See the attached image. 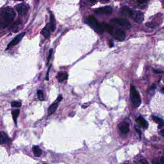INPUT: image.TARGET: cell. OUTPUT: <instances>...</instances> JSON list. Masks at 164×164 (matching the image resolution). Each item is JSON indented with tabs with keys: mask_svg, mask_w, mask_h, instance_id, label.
I'll return each instance as SVG.
<instances>
[{
	"mask_svg": "<svg viewBox=\"0 0 164 164\" xmlns=\"http://www.w3.org/2000/svg\"><path fill=\"white\" fill-rule=\"evenodd\" d=\"M15 16L16 13L12 8L7 7L3 9L1 13L0 28H4L7 27L13 21Z\"/></svg>",
	"mask_w": 164,
	"mask_h": 164,
	"instance_id": "cell-1",
	"label": "cell"
},
{
	"mask_svg": "<svg viewBox=\"0 0 164 164\" xmlns=\"http://www.w3.org/2000/svg\"><path fill=\"white\" fill-rule=\"evenodd\" d=\"M130 97L131 102L135 108H138L141 103V99L139 93L133 85H131L130 89Z\"/></svg>",
	"mask_w": 164,
	"mask_h": 164,
	"instance_id": "cell-2",
	"label": "cell"
},
{
	"mask_svg": "<svg viewBox=\"0 0 164 164\" xmlns=\"http://www.w3.org/2000/svg\"><path fill=\"white\" fill-rule=\"evenodd\" d=\"M88 24L98 33H103L104 32L103 23H99L97 19L93 16H90L87 19Z\"/></svg>",
	"mask_w": 164,
	"mask_h": 164,
	"instance_id": "cell-3",
	"label": "cell"
},
{
	"mask_svg": "<svg viewBox=\"0 0 164 164\" xmlns=\"http://www.w3.org/2000/svg\"><path fill=\"white\" fill-rule=\"evenodd\" d=\"M15 7H16V11H17L18 15L20 16H24L27 14L30 9L29 5L26 3L19 4L16 5Z\"/></svg>",
	"mask_w": 164,
	"mask_h": 164,
	"instance_id": "cell-4",
	"label": "cell"
},
{
	"mask_svg": "<svg viewBox=\"0 0 164 164\" xmlns=\"http://www.w3.org/2000/svg\"><path fill=\"white\" fill-rule=\"evenodd\" d=\"M114 21L125 29H129L131 27L130 23L127 20L124 19V18H115V19H114Z\"/></svg>",
	"mask_w": 164,
	"mask_h": 164,
	"instance_id": "cell-5",
	"label": "cell"
},
{
	"mask_svg": "<svg viewBox=\"0 0 164 164\" xmlns=\"http://www.w3.org/2000/svg\"><path fill=\"white\" fill-rule=\"evenodd\" d=\"M131 17L138 24H140L144 20V15L143 12L140 11H133Z\"/></svg>",
	"mask_w": 164,
	"mask_h": 164,
	"instance_id": "cell-6",
	"label": "cell"
},
{
	"mask_svg": "<svg viewBox=\"0 0 164 164\" xmlns=\"http://www.w3.org/2000/svg\"><path fill=\"white\" fill-rule=\"evenodd\" d=\"M96 14H101V15H110L112 14L113 10L110 6H107L105 7H101L96 9L95 11Z\"/></svg>",
	"mask_w": 164,
	"mask_h": 164,
	"instance_id": "cell-7",
	"label": "cell"
},
{
	"mask_svg": "<svg viewBox=\"0 0 164 164\" xmlns=\"http://www.w3.org/2000/svg\"><path fill=\"white\" fill-rule=\"evenodd\" d=\"M112 35H113L115 39L119 41H123L126 38V34L124 31L120 29L117 30L115 32H113Z\"/></svg>",
	"mask_w": 164,
	"mask_h": 164,
	"instance_id": "cell-8",
	"label": "cell"
},
{
	"mask_svg": "<svg viewBox=\"0 0 164 164\" xmlns=\"http://www.w3.org/2000/svg\"><path fill=\"white\" fill-rule=\"evenodd\" d=\"M26 33L22 32L19 35H17L15 38H14L10 43L8 44V46H7V49H9L10 48L14 46L15 45H17L19 42L21 41V39L24 37V36L25 35Z\"/></svg>",
	"mask_w": 164,
	"mask_h": 164,
	"instance_id": "cell-9",
	"label": "cell"
},
{
	"mask_svg": "<svg viewBox=\"0 0 164 164\" xmlns=\"http://www.w3.org/2000/svg\"><path fill=\"white\" fill-rule=\"evenodd\" d=\"M119 129L120 130L121 134H128L129 131V124L126 121H123L120 123L118 125Z\"/></svg>",
	"mask_w": 164,
	"mask_h": 164,
	"instance_id": "cell-10",
	"label": "cell"
},
{
	"mask_svg": "<svg viewBox=\"0 0 164 164\" xmlns=\"http://www.w3.org/2000/svg\"><path fill=\"white\" fill-rule=\"evenodd\" d=\"M10 139L7 134L4 132H0V144H3L8 143Z\"/></svg>",
	"mask_w": 164,
	"mask_h": 164,
	"instance_id": "cell-11",
	"label": "cell"
},
{
	"mask_svg": "<svg viewBox=\"0 0 164 164\" xmlns=\"http://www.w3.org/2000/svg\"><path fill=\"white\" fill-rule=\"evenodd\" d=\"M50 31H51V29H50L49 24H47L42 29V30L41 31V34H42L46 38L48 39L50 37Z\"/></svg>",
	"mask_w": 164,
	"mask_h": 164,
	"instance_id": "cell-12",
	"label": "cell"
},
{
	"mask_svg": "<svg viewBox=\"0 0 164 164\" xmlns=\"http://www.w3.org/2000/svg\"><path fill=\"white\" fill-rule=\"evenodd\" d=\"M50 23L49 24L50 26V29L52 31H54V30L56 29V22L55 18L54 16L52 14V12H50Z\"/></svg>",
	"mask_w": 164,
	"mask_h": 164,
	"instance_id": "cell-13",
	"label": "cell"
},
{
	"mask_svg": "<svg viewBox=\"0 0 164 164\" xmlns=\"http://www.w3.org/2000/svg\"><path fill=\"white\" fill-rule=\"evenodd\" d=\"M58 102L56 100V102H54V103L48 109V114L49 115H51L53 114L56 112V110L57 109L58 106Z\"/></svg>",
	"mask_w": 164,
	"mask_h": 164,
	"instance_id": "cell-14",
	"label": "cell"
},
{
	"mask_svg": "<svg viewBox=\"0 0 164 164\" xmlns=\"http://www.w3.org/2000/svg\"><path fill=\"white\" fill-rule=\"evenodd\" d=\"M133 11L131 10L130 8L127 7H125L121 9V14L123 16H126L127 17H131V15L133 14Z\"/></svg>",
	"mask_w": 164,
	"mask_h": 164,
	"instance_id": "cell-15",
	"label": "cell"
},
{
	"mask_svg": "<svg viewBox=\"0 0 164 164\" xmlns=\"http://www.w3.org/2000/svg\"><path fill=\"white\" fill-rule=\"evenodd\" d=\"M68 78V74L66 72H60L58 74L57 78L59 82H62L67 80Z\"/></svg>",
	"mask_w": 164,
	"mask_h": 164,
	"instance_id": "cell-16",
	"label": "cell"
},
{
	"mask_svg": "<svg viewBox=\"0 0 164 164\" xmlns=\"http://www.w3.org/2000/svg\"><path fill=\"white\" fill-rule=\"evenodd\" d=\"M137 121L140 124V125H141L142 127H144V128H148V123L143 117L140 116L139 118H137Z\"/></svg>",
	"mask_w": 164,
	"mask_h": 164,
	"instance_id": "cell-17",
	"label": "cell"
},
{
	"mask_svg": "<svg viewBox=\"0 0 164 164\" xmlns=\"http://www.w3.org/2000/svg\"><path fill=\"white\" fill-rule=\"evenodd\" d=\"M34 155L36 157H40L42 154V151L38 146H34L32 148Z\"/></svg>",
	"mask_w": 164,
	"mask_h": 164,
	"instance_id": "cell-18",
	"label": "cell"
},
{
	"mask_svg": "<svg viewBox=\"0 0 164 164\" xmlns=\"http://www.w3.org/2000/svg\"><path fill=\"white\" fill-rule=\"evenodd\" d=\"M153 164H164V156L155 158L152 160Z\"/></svg>",
	"mask_w": 164,
	"mask_h": 164,
	"instance_id": "cell-19",
	"label": "cell"
},
{
	"mask_svg": "<svg viewBox=\"0 0 164 164\" xmlns=\"http://www.w3.org/2000/svg\"><path fill=\"white\" fill-rule=\"evenodd\" d=\"M19 113H20V111L19 109H16V110H14L12 112V114L13 115V119H14V122H15L16 125H17V118L18 117V115H19Z\"/></svg>",
	"mask_w": 164,
	"mask_h": 164,
	"instance_id": "cell-20",
	"label": "cell"
},
{
	"mask_svg": "<svg viewBox=\"0 0 164 164\" xmlns=\"http://www.w3.org/2000/svg\"><path fill=\"white\" fill-rule=\"evenodd\" d=\"M103 26L104 30H107L109 33L112 34V32H113V28L112 26H110L108 24H105L104 23H103Z\"/></svg>",
	"mask_w": 164,
	"mask_h": 164,
	"instance_id": "cell-21",
	"label": "cell"
},
{
	"mask_svg": "<svg viewBox=\"0 0 164 164\" xmlns=\"http://www.w3.org/2000/svg\"><path fill=\"white\" fill-rule=\"evenodd\" d=\"M152 119L154 121H155V123L159 124L164 123V120L162 119L157 117V116H152Z\"/></svg>",
	"mask_w": 164,
	"mask_h": 164,
	"instance_id": "cell-22",
	"label": "cell"
},
{
	"mask_svg": "<svg viewBox=\"0 0 164 164\" xmlns=\"http://www.w3.org/2000/svg\"><path fill=\"white\" fill-rule=\"evenodd\" d=\"M38 98L40 101H43L44 100V96H43V92L42 90H39L38 91Z\"/></svg>",
	"mask_w": 164,
	"mask_h": 164,
	"instance_id": "cell-23",
	"label": "cell"
},
{
	"mask_svg": "<svg viewBox=\"0 0 164 164\" xmlns=\"http://www.w3.org/2000/svg\"><path fill=\"white\" fill-rule=\"evenodd\" d=\"M11 106L13 108H19L21 106V103L18 101H14L12 102Z\"/></svg>",
	"mask_w": 164,
	"mask_h": 164,
	"instance_id": "cell-24",
	"label": "cell"
},
{
	"mask_svg": "<svg viewBox=\"0 0 164 164\" xmlns=\"http://www.w3.org/2000/svg\"><path fill=\"white\" fill-rule=\"evenodd\" d=\"M53 52V50L52 48L51 49V50H50V51H49V56H48V57L47 64H48V63L49 62V61H50V59H51L52 55Z\"/></svg>",
	"mask_w": 164,
	"mask_h": 164,
	"instance_id": "cell-25",
	"label": "cell"
},
{
	"mask_svg": "<svg viewBox=\"0 0 164 164\" xmlns=\"http://www.w3.org/2000/svg\"><path fill=\"white\" fill-rule=\"evenodd\" d=\"M145 26L147 27H150V28H153V27H155L154 24L151 22L147 23L145 24Z\"/></svg>",
	"mask_w": 164,
	"mask_h": 164,
	"instance_id": "cell-26",
	"label": "cell"
},
{
	"mask_svg": "<svg viewBox=\"0 0 164 164\" xmlns=\"http://www.w3.org/2000/svg\"><path fill=\"white\" fill-rule=\"evenodd\" d=\"M153 71L155 73H164V71L163 70H158V69H153Z\"/></svg>",
	"mask_w": 164,
	"mask_h": 164,
	"instance_id": "cell-27",
	"label": "cell"
},
{
	"mask_svg": "<svg viewBox=\"0 0 164 164\" xmlns=\"http://www.w3.org/2000/svg\"><path fill=\"white\" fill-rule=\"evenodd\" d=\"M51 68V66H50L49 67V68H48V69L46 77V79L47 80H49V72H50V70Z\"/></svg>",
	"mask_w": 164,
	"mask_h": 164,
	"instance_id": "cell-28",
	"label": "cell"
},
{
	"mask_svg": "<svg viewBox=\"0 0 164 164\" xmlns=\"http://www.w3.org/2000/svg\"><path fill=\"white\" fill-rule=\"evenodd\" d=\"M62 96L60 94V95H59V96L56 99V101H58V102H60V101H61V100H62Z\"/></svg>",
	"mask_w": 164,
	"mask_h": 164,
	"instance_id": "cell-29",
	"label": "cell"
},
{
	"mask_svg": "<svg viewBox=\"0 0 164 164\" xmlns=\"http://www.w3.org/2000/svg\"><path fill=\"white\" fill-rule=\"evenodd\" d=\"M155 88H156V86H155V84H152V86H151V87L150 88V90H155Z\"/></svg>",
	"mask_w": 164,
	"mask_h": 164,
	"instance_id": "cell-30",
	"label": "cell"
},
{
	"mask_svg": "<svg viewBox=\"0 0 164 164\" xmlns=\"http://www.w3.org/2000/svg\"><path fill=\"white\" fill-rule=\"evenodd\" d=\"M140 163L142 164H149L145 159H141L140 160Z\"/></svg>",
	"mask_w": 164,
	"mask_h": 164,
	"instance_id": "cell-31",
	"label": "cell"
},
{
	"mask_svg": "<svg viewBox=\"0 0 164 164\" xmlns=\"http://www.w3.org/2000/svg\"><path fill=\"white\" fill-rule=\"evenodd\" d=\"M146 1L147 0H138V2H139L140 4H144Z\"/></svg>",
	"mask_w": 164,
	"mask_h": 164,
	"instance_id": "cell-32",
	"label": "cell"
},
{
	"mask_svg": "<svg viewBox=\"0 0 164 164\" xmlns=\"http://www.w3.org/2000/svg\"><path fill=\"white\" fill-rule=\"evenodd\" d=\"M135 129L137 130V132H138V133H139L140 134H141V132H140V130L139 128L137 127V126H135Z\"/></svg>",
	"mask_w": 164,
	"mask_h": 164,
	"instance_id": "cell-33",
	"label": "cell"
},
{
	"mask_svg": "<svg viewBox=\"0 0 164 164\" xmlns=\"http://www.w3.org/2000/svg\"><path fill=\"white\" fill-rule=\"evenodd\" d=\"M109 45H110V47H112L113 46V42L112 41L110 42V43H109Z\"/></svg>",
	"mask_w": 164,
	"mask_h": 164,
	"instance_id": "cell-34",
	"label": "cell"
},
{
	"mask_svg": "<svg viewBox=\"0 0 164 164\" xmlns=\"http://www.w3.org/2000/svg\"><path fill=\"white\" fill-rule=\"evenodd\" d=\"M160 134H161V135H162V136H164V130H161L160 132Z\"/></svg>",
	"mask_w": 164,
	"mask_h": 164,
	"instance_id": "cell-35",
	"label": "cell"
},
{
	"mask_svg": "<svg viewBox=\"0 0 164 164\" xmlns=\"http://www.w3.org/2000/svg\"><path fill=\"white\" fill-rule=\"evenodd\" d=\"M89 1L92 2H94L96 1V0H89Z\"/></svg>",
	"mask_w": 164,
	"mask_h": 164,
	"instance_id": "cell-36",
	"label": "cell"
},
{
	"mask_svg": "<svg viewBox=\"0 0 164 164\" xmlns=\"http://www.w3.org/2000/svg\"><path fill=\"white\" fill-rule=\"evenodd\" d=\"M164 88L163 87L162 88V93L164 94Z\"/></svg>",
	"mask_w": 164,
	"mask_h": 164,
	"instance_id": "cell-37",
	"label": "cell"
},
{
	"mask_svg": "<svg viewBox=\"0 0 164 164\" xmlns=\"http://www.w3.org/2000/svg\"><path fill=\"white\" fill-rule=\"evenodd\" d=\"M17 1H24V0H17Z\"/></svg>",
	"mask_w": 164,
	"mask_h": 164,
	"instance_id": "cell-38",
	"label": "cell"
},
{
	"mask_svg": "<svg viewBox=\"0 0 164 164\" xmlns=\"http://www.w3.org/2000/svg\"><path fill=\"white\" fill-rule=\"evenodd\" d=\"M38 2V1H39V0H36Z\"/></svg>",
	"mask_w": 164,
	"mask_h": 164,
	"instance_id": "cell-39",
	"label": "cell"
},
{
	"mask_svg": "<svg viewBox=\"0 0 164 164\" xmlns=\"http://www.w3.org/2000/svg\"></svg>",
	"mask_w": 164,
	"mask_h": 164,
	"instance_id": "cell-40",
	"label": "cell"
},
{
	"mask_svg": "<svg viewBox=\"0 0 164 164\" xmlns=\"http://www.w3.org/2000/svg\"></svg>",
	"mask_w": 164,
	"mask_h": 164,
	"instance_id": "cell-41",
	"label": "cell"
}]
</instances>
